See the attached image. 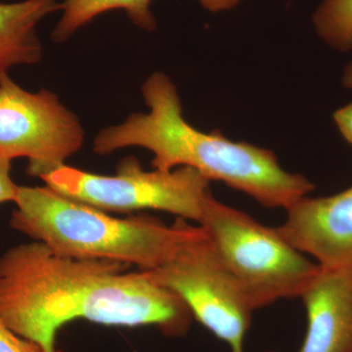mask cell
<instances>
[{"mask_svg":"<svg viewBox=\"0 0 352 352\" xmlns=\"http://www.w3.org/2000/svg\"><path fill=\"white\" fill-rule=\"evenodd\" d=\"M127 267L63 256L38 241L10 248L0 256V323L45 352H57L58 332L76 319L184 337L193 319L185 302Z\"/></svg>","mask_w":352,"mask_h":352,"instance_id":"6da1fadb","label":"cell"},{"mask_svg":"<svg viewBox=\"0 0 352 352\" xmlns=\"http://www.w3.org/2000/svg\"><path fill=\"white\" fill-rule=\"evenodd\" d=\"M148 113L129 116L119 126L106 127L94 151L107 155L141 147L154 155V170L189 166L208 178L239 190L266 208L291 207L315 189L300 173L283 170L274 153L247 142H234L219 131L204 132L184 120L182 101L170 78L153 74L142 87Z\"/></svg>","mask_w":352,"mask_h":352,"instance_id":"7a4b0ae2","label":"cell"},{"mask_svg":"<svg viewBox=\"0 0 352 352\" xmlns=\"http://www.w3.org/2000/svg\"><path fill=\"white\" fill-rule=\"evenodd\" d=\"M10 226L57 254L105 259L153 270L173 256L196 226L178 217L171 226L142 214L113 217L48 186H19Z\"/></svg>","mask_w":352,"mask_h":352,"instance_id":"3957f363","label":"cell"},{"mask_svg":"<svg viewBox=\"0 0 352 352\" xmlns=\"http://www.w3.org/2000/svg\"><path fill=\"white\" fill-rule=\"evenodd\" d=\"M252 309L300 298L320 265L278 231L212 198L198 224Z\"/></svg>","mask_w":352,"mask_h":352,"instance_id":"277c9868","label":"cell"},{"mask_svg":"<svg viewBox=\"0 0 352 352\" xmlns=\"http://www.w3.org/2000/svg\"><path fill=\"white\" fill-rule=\"evenodd\" d=\"M46 186L67 198L106 212L161 210L200 224L214 198L210 180L189 166L147 171L127 157L115 175H100L65 164L43 176Z\"/></svg>","mask_w":352,"mask_h":352,"instance_id":"5b68a950","label":"cell"},{"mask_svg":"<svg viewBox=\"0 0 352 352\" xmlns=\"http://www.w3.org/2000/svg\"><path fill=\"white\" fill-rule=\"evenodd\" d=\"M142 271L179 296L193 318L228 344L231 352H244L254 309L220 261L203 227L196 226L166 263Z\"/></svg>","mask_w":352,"mask_h":352,"instance_id":"8992f818","label":"cell"},{"mask_svg":"<svg viewBox=\"0 0 352 352\" xmlns=\"http://www.w3.org/2000/svg\"><path fill=\"white\" fill-rule=\"evenodd\" d=\"M85 131L57 95L30 92L0 76V155L28 160L27 173L41 178L82 148Z\"/></svg>","mask_w":352,"mask_h":352,"instance_id":"52a82bcc","label":"cell"},{"mask_svg":"<svg viewBox=\"0 0 352 352\" xmlns=\"http://www.w3.org/2000/svg\"><path fill=\"white\" fill-rule=\"evenodd\" d=\"M277 229L321 267L352 268V186L336 195L305 196L287 208Z\"/></svg>","mask_w":352,"mask_h":352,"instance_id":"ba28073f","label":"cell"},{"mask_svg":"<svg viewBox=\"0 0 352 352\" xmlns=\"http://www.w3.org/2000/svg\"><path fill=\"white\" fill-rule=\"evenodd\" d=\"M307 329L298 352H352V268H319L300 294Z\"/></svg>","mask_w":352,"mask_h":352,"instance_id":"9c48e42d","label":"cell"},{"mask_svg":"<svg viewBox=\"0 0 352 352\" xmlns=\"http://www.w3.org/2000/svg\"><path fill=\"white\" fill-rule=\"evenodd\" d=\"M62 8L57 0L0 2V76L19 65L38 63L43 46L36 25L48 14Z\"/></svg>","mask_w":352,"mask_h":352,"instance_id":"30bf717a","label":"cell"},{"mask_svg":"<svg viewBox=\"0 0 352 352\" xmlns=\"http://www.w3.org/2000/svg\"><path fill=\"white\" fill-rule=\"evenodd\" d=\"M151 2L152 0H65L61 8L63 15L51 38L55 43H63L82 25L113 9L126 11L131 22L141 29L154 31L157 21L150 10Z\"/></svg>","mask_w":352,"mask_h":352,"instance_id":"8fae6325","label":"cell"},{"mask_svg":"<svg viewBox=\"0 0 352 352\" xmlns=\"http://www.w3.org/2000/svg\"><path fill=\"white\" fill-rule=\"evenodd\" d=\"M314 24L319 36L336 50H352V0H324Z\"/></svg>","mask_w":352,"mask_h":352,"instance_id":"7c38bea8","label":"cell"},{"mask_svg":"<svg viewBox=\"0 0 352 352\" xmlns=\"http://www.w3.org/2000/svg\"><path fill=\"white\" fill-rule=\"evenodd\" d=\"M0 352H45L32 340L20 337L0 323Z\"/></svg>","mask_w":352,"mask_h":352,"instance_id":"4fadbf2b","label":"cell"},{"mask_svg":"<svg viewBox=\"0 0 352 352\" xmlns=\"http://www.w3.org/2000/svg\"><path fill=\"white\" fill-rule=\"evenodd\" d=\"M11 160L0 155V207L9 201H15L19 185L11 177Z\"/></svg>","mask_w":352,"mask_h":352,"instance_id":"5bb4252c","label":"cell"},{"mask_svg":"<svg viewBox=\"0 0 352 352\" xmlns=\"http://www.w3.org/2000/svg\"><path fill=\"white\" fill-rule=\"evenodd\" d=\"M333 120L342 135L352 145V103L333 113Z\"/></svg>","mask_w":352,"mask_h":352,"instance_id":"9a60e30c","label":"cell"},{"mask_svg":"<svg viewBox=\"0 0 352 352\" xmlns=\"http://www.w3.org/2000/svg\"><path fill=\"white\" fill-rule=\"evenodd\" d=\"M201 6L210 12L229 10L239 3L240 0H199Z\"/></svg>","mask_w":352,"mask_h":352,"instance_id":"2e32d148","label":"cell"},{"mask_svg":"<svg viewBox=\"0 0 352 352\" xmlns=\"http://www.w3.org/2000/svg\"><path fill=\"white\" fill-rule=\"evenodd\" d=\"M344 85L347 88H352V63L349 64L344 71Z\"/></svg>","mask_w":352,"mask_h":352,"instance_id":"e0dca14e","label":"cell"},{"mask_svg":"<svg viewBox=\"0 0 352 352\" xmlns=\"http://www.w3.org/2000/svg\"><path fill=\"white\" fill-rule=\"evenodd\" d=\"M270 352H277V351H270Z\"/></svg>","mask_w":352,"mask_h":352,"instance_id":"ac0fdd59","label":"cell"}]
</instances>
